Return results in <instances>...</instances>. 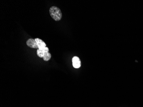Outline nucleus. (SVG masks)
Listing matches in <instances>:
<instances>
[{"instance_id": "obj_1", "label": "nucleus", "mask_w": 143, "mask_h": 107, "mask_svg": "<svg viewBox=\"0 0 143 107\" xmlns=\"http://www.w3.org/2000/svg\"><path fill=\"white\" fill-rule=\"evenodd\" d=\"M49 13L52 18L56 21H59L62 18V12L61 10L56 6H51L49 10Z\"/></svg>"}, {"instance_id": "obj_2", "label": "nucleus", "mask_w": 143, "mask_h": 107, "mask_svg": "<svg viewBox=\"0 0 143 107\" xmlns=\"http://www.w3.org/2000/svg\"><path fill=\"white\" fill-rule=\"evenodd\" d=\"M26 44L30 48H33V49H39L38 46L37 45L35 39H29L27 41Z\"/></svg>"}, {"instance_id": "obj_3", "label": "nucleus", "mask_w": 143, "mask_h": 107, "mask_svg": "<svg viewBox=\"0 0 143 107\" xmlns=\"http://www.w3.org/2000/svg\"><path fill=\"white\" fill-rule=\"evenodd\" d=\"M73 67L75 68L78 69L81 66V62L79 57L75 56L72 59Z\"/></svg>"}, {"instance_id": "obj_4", "label": "nucleus", "mask_w": 143, "mask_h": 107, "mask_svg": "<svg viewBox=\"0 0 143 107\" xmlns=\"http://www.w3.org/2000/svg\"><path fill=\"white\" fill-rule=\"evenodd\" d=\"M37 45L38 46L39 49L41 50L46 47V45L41 39L39 38L35 39Z\"/></svg>"}, {"instance_id": "obj_5", "label": "nucleus", "mask_w": 143, "mask_h": 107, "mask_svg": "<svg viewBox=\"0 0 143 107\" xmlns=\"http://www.w3.org/2000/svg\"><path fill=\"white\" fill-rule=\"evenodd\" d=\"M48 51H49V49H48V48L47 47L41 50H40L38 49L37 50V55L38 57H42L44 55L45 53L46 52H48Z\"/></svg>"}, {"instance_id": "obj_6", "label": "nucleus", "mask_w": 143, "mask_h": 107, "mask_svg": "<svg viewBox=\"0 0 143 107\" xmlns=\"http://www.w3.org/2000/svg\"><path fill=\"white\" fill-rule=\"evenodd\" d=\"M42 58H43V59L44 60V61H49L51 58V55L50 53H45L44 55H43V56L42 57Z\"/></svg>"}]
</instances>
